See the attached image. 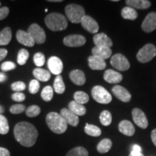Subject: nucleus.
Instances as JSON below:
<instances>
[{
	"mask_svg": "<svg viewBox=\"0 0 156 156\" xmlns=\"http://www.w3.org/2000/svg\"><path fill=\"white\" fill-rule=\"evenodd\" d=\"M15 140L24 147H30L36 144L38 133L36 128L30 123L20 122L14 128Z\"/></svg>",
	"mask_w": 156,
	"mask_h": 156,
	"instance_id": "1",
	"label": "nucleus"
},
{
	"mask_svg": "<svg viewBox=\"0 0 156 156\" xmlns=\"http://www.w3.org/2000/svg\"><path fill=\"white\" fill-rule=\"evenodd\" d=\"M46 123L48 128L54 133L60 134H63L67 129V123L61 116L56 112L48 113L46 118Z\"/></svg>",
	"mask_w": 156,
	"mask_h": 156,
	"instance_id": "2",
	"label": "nucleus"
},
{
	"mask_svg": "<svg viewBox=\"0 0 156 156\" xmlns=\"http://www.w3.org/2000/svg\"><path fill=\"white\" fill-rule=\"evenodd\" d=\"M45 24L52 31H61L67 28V20L60 13H51L45 18Z\"/></svg>",
	"mask_w": 156,
	"mask_h": 156,
	"instance_id": "3",
	"label": "nucleus"
},
{
	"mask_svg": "<svg viewBox=\"0 0 156 156\" xmlns=\"http://www.w3.org/2000/svg\"><path fill=\"white\" fill-rule=\"evenodd\" d=\"M65 13L69 20L73 23H81L85 15V11L82 6L76 4H70L65 7Z\"/></svg>",
	"mask_w": 156,
	"mask_h": 156,
	"instance_id": "4",
	"label": "nucleus"
},
{
	"mask_svg": "<svg viewBox=\"0 0 156 156\" xmlns=\"http://www.w3.org/2000/svg\"><path fill=\"white\" fill-rule=\"evenodd\" d=\"M91 94L93 99L99 103L108 104L112 101V95L101 85H96L93 87L91 90Z\"/></svg>",
	"mask_w": 156,
	"mask_h": 156,
	"instance_id": "5",
	"label": "nucleus"
},
{
	"mask_svg": "<svg viewBox=\"0 0 156 156\" xmlns=\"http://www.w3.org/2000/svg\"><path fill=\"white\" fill-rule=\"evenodd\" d=\"M156 56V47L153 44H147L138 51L136 58L141 63H147Z\"/></svg>",
	"mask_w": 156,
	"mask_h": 156,
	"instance_id": "6",
	"label": "nucleus"
},
{
	"mask_svg": "<svg viewBox=\"0 0 156 156\" xmlns=\"http://www.w3.org/2000/svg\"><path fill=\"white\" fill-rule=\"evenodd\" d=\"M29 34L34 39L35 44H42L46 41V34L41 27L36 23L30 25L28 28Z\"/></svg>",
	"mask_w": 156,
	"mask_h": 156,
	"instance_id": "7",
	"label": "nucleus"
},
{
	"mask_svg": "<svg viewBox=\"0 0 156 156\" xmlns=\"http://www.w3.org/2000/svg\"><path fill=\"white\" fill-rule=\"evenodd\" d=\"M110 63L112 67L119 71H126L130 68V64L128 59L122 54H116L112 56Z\"/></svg>",
	"mask_w": 156,
	"mask_h": 156,
	"instance_id": "8",
	"label": "nucleus"
},
{
	"mask_svg": "<svg viewBox=\"0 0 156 156\" xmlns=\"http://www.w3.org/2000/svg\"><path fill=\"white\" fill-rule=\"evenodd\" d=\"M63 43L69 47H80L86 43V39L81 35H69L64 38Z\"/></svg>",
	"mask_w": 156,
	"mask_h": 156,
	"instance_id": "9",
	"label": "nucleus"
},
{
	"mask_svg": "<svg viewBox=\"0 0 156 156\" xmlns=\"http://www.w3.org/2000/svg\"><path fill=\"white\" fill-rule=\"evenodd\" d=\"M132 117L134 123L139 127L146 129L148 126V121L146 115L141 109L135 108L132 110Z\"/></svg>",
	"mask_w": 156,
	"mask_h": 156,
	"instance_id": "10",
	"label": "nucleus"
},
{
	"mask_svg": "<svg viewBox=\"0 0 156 156\" xmlns=\"http://www.w3.org/2000/svg\"><path fill=\"white\" fill-rule=\"evenodd\" d=\"M81 25L85 30L91 34H96L99 30V25L93 17L85 15L81 20Z\"/></svg>",
	"mask_w": 156,
	"mask_h": 156,
	"instance_id": "11",
	"label": "nucleus"
},
{
	"mask_svg": "<svg viewBox=\"0 0 156 156\" xmlns=\"http://www.w3.org/2000/svg\"><path fill=\"white\" fill-rule=\"evenodd\" d=\"M142 30L146 33L153 32L156 29V12L149 13L142 23Z\"/></svg>",
	"mask_w": 156,
	"mask_h": 156,
	"instance_id": "12",
	"label": "nucleus"
},
{
	"mask_svg": "<svg viewBox=\"0 0 156 156\" xmlns=\"http://www.w3.org/2000/svg\"><path fill=\"white\" fill-rule=\"evenodd\" d=\"M48 67L52 74L60 75L63 70V63L57 56H51L48 60Z\"/></svg>",
	"mask_w": 156,
	"mask_h": 156,
	"instance_id": "13",
	"label": "nucleus"
},
{
	"mask_svg": "<svg viewBox=\"0 0 156 156\" xmlns=\"http://www.w3.org/2000/svg\"><path fill=\"white\" fill-rule=\"evenodd\" d=\"M93 42L95 46H98V47L111 48L113 46L112 39L104 33L95 34L93 36Z\"/></svg>",
	"mask_w": 156,
	"mask_h": 156,
	"instance_id": "14",
	"label": "nucleus"
},
{
	"mask_svg": "<svg viewBox=\"0 0 156 156\" xmlns=\"http://www.w3.org/2000/svg\"><path fill=\"white\" fill-rule=\"evenodd\" d=\"M112 92L119 100L122 101L123 102H129L132 98V95L129 92L125 87L121 86V85H115L112 88Z\"/></svg>",
	"mask_w": 156,
	"mask_h": 156,
	"instance_id": "15",
	"label": "nucleus"
},
{
	"mask_svg": "<svg viewBox=\"0 0 156 156\" xmlns=\"http://www.w3.org/2000/svg\"><path fill=\"white\" fill-rule=\"evenodd\" d=\"M60 114L66 121L67 124H69L73 126H77L79 124V117L74 114L73 112H71L69 108H62Z\"/></svg>",
	"mask_w": 156,
	"mask_h": 156,
	"instance_id": "16",
	"label": "nucleus"
},
{
	"mask_svg": "<svg viewBox=\"0 0 156 156\" xmlns=\"http://www.w3.org/2000/svg\"><path fill=\"white\" fill-rule=\"evenodd\" d=\"M16 38L20 44L24 45L28 47H33L35 45V42L28 32L19 30L16 34Z\"/></svg>",
	"mask_w": 156,
	"mask_h": 156,
	"instance_id": "17",
	"label": "nucleus"
},
{
	"mask_svg": "<svg viewBox=\"0 0 156 156\" xmlns=\"http://www.w3.org/2000/svg\"><path fill=\"white\" fill-rule=\"evenodd\" d=\"M88 65L93 70H103L106 67L105 60L95 55L88 57Z\"/></svg>",
	"mask_w": 156,
	"mask_h": 156,
	"instance_id": "18",
	"label": "nucleus"
},
{
	"mask_svg": "<svg viewBox=\"0 0 156 156\" xmlns=\"http://www.w3.org/2000/svg\"><path fill=\"white\" fill-rule=\"evenodd\" d=\"M103 78L107 83L112 84L119 83L122 80L123 76L122 74L114 71L113 69H107L103 75Z\"/></svg>",
	"mask_w": 156,
	"mask_h": 156,
	"instance_id": "19",
	"label": "nucleus"
},
{
	"mask_svg": "<svg viewBox=\"0 0 156 156\" xmlns=\"http://www.w3.org/2000/svg\"><path fill=\"white\" fill-rule=\"evenodd\" d=\"M119 130L126 136H133L135 133V128L132 122L128 120H123L119 124Z\"/></svg>",
	"mask_w": 156,
	"mask_h": 156,
	"instance_id": "20",
	"label": "nucleus"
},
{
	"mask_svg": "<svg viewBox=\"0 0 156 156\" xmlns=\"http://www.w3.org/2000/svg\"><path fill=\"white\" fill-rule=\"evenodd\" d=\"M69 78L77 85H83L86 82L85 74L82 70L75 69L69 73Z\"/></svg>",
	"mask_w": 156,
	"mask_h": 156,
	"instance_id": "21",
	"label": "nucleus"
},
{
	"mask_svg": "<svg viewBox=\"0 0 156 156\" xmlns=\"http://www.w3.org/2000/svg\"><path fill=\"white\" fill-rule=\"evenodd\" d=\"M126 4L128 7L140 9H148L151 6V2L147 0H126Z\"/></svg>",
	"mask_w": 156,
	"mask_h": 156,
	"instance_id": "22",
	"label": "nucleus"
},
{
	"mask_svg": "<svg viewBox=\"0 0 156 156\" xmlns=\"http://www.w3.org/2000/svg\"><path fill=\"white\" fill-rule=\"evenodd\" d=\"M92 54L93 55L97 56L105 60L110 58V56L112 54V51L111 49V48L95 46L92 49Z\"/></svg>",
	"mask_w": 156,
	"mask_h": 156,
	"instance_id": "23",
	"label": "nucleus"
},
{
	"mask_svg": "<svg viewBox=\"0 0 156 156\" xmlns=\"http://www.w3.org/2000/svg\"><path fill=\"white\" fill-rule=\"evenodd\" d=\"M33 74H34V77L36 78L37 80H40L41 82H46L51 78V73L49 72L40 67L34 69Z\"/></svg>",
	"mask_w": 156,
	"mask_h": 156,
	"instance_id": "24",
	"label": "nucleus"
},
{
	"mask_svg": "<svg viewBox=\"0 0 156 156\" xmlns=\"http://www.w3.org/2000/svg\"><path fill=\"white\" fill-rule=\"evenodd\" d=\"M69 109L77 116H83L86 113V108L83 105L80 104L75 101L69 103Z\"/></svg>",
	"mask_w": 156,
	"mask_h": 156,
	"instance_id": "25",
	"label": "nucleus"
},
{
	"mask_svg": "<svg viewBox=\"0 0 156 156\" xmlns=\"http://www.w3.org/2000/svg\"><path fill=\"white\" fill-rule=\"evenodd\" d=\"M12 39V30L7 27L0 31V46H5L9 44Z\"/></svg>",
	"mask_w": 156,
	"mask_h": 156,
	"instance_id": "26",
	"label": "nucleus"
},
{
	"mask_svg": "<svg viewBox=\"0 0 156 156\" xmlns=\"http://www.w3.org/2000/svg\"><path fill=\"white\" fill-rule=\"evenodd\" d=\"M112 147V142L109 139H103L97 145V151L98 153L101 154L106 153L110 151Z\"/></svg>",
	"mask_w": 156,
	"mask_h": 156,
	"instance_id": "27",
	"label": "nucleus"
},
{
	"mask_svg": "<svg viewBox=\"0 0 156 156\" xmlns=\"http://www.w3.org/2000/svg\"><path fill=\"white\" fill-rule=\"evenodd\" d=\"M122 17L124 19L130 20H134L137 18V12L135 9L132 8L130 7H125L122 9Z\"/></svg>",
	"mask_w": 156,
	"mask_h": 156,
	"instance_id": "28",
	"label": "nucleus"
},
{
	"mask_svg": "<svg viewBox=\"0 0 156 156\" xmlns=\"http://www.w3.org/2000/svg\"><path fill=\"white\" fill-rule=\"evenodd\" d=\"M54 91L58 94H62L65 91V85L61 75H57L54 83Z\"/></svg>",
	"mask_w": 156,
	"mask_h": 156,
	"instance_id": "29",
	"label": "nucleus"
},
{
	"mask_svg": "<svg viewBox=\"0 0 156 156\" xmlns=\"http://www.w3.org/2000/svg\"><path fill=\"white\" fill-rule=\"evenodd\" d=\"M85 132L88 135L92 136H98L101 134V130L100 128L89 124H86V125H85Z\"/></svg>",
	"mask_w": 156,
	"mask_h": 156,
	"instance_id": "30",
	"label": "nucleus"
},
{
	"mask_svg": "<svg viewBox=\"0 0 156 156\" xmlns=\"http://www.w3.org/2000/svg\"><path fill=\"white\" fill-rule=\"evenodd\" d=\"M74 99H75V102L83 105L88 102L89 96L87 93L83 92V91H77L74 94Z\"/></svg>",
	"mask_w": 156,
	"mask_h": 156,
	"instance_id": "31",
	"label": "nucleus"
},
{
	"mask_svg": "<svg viewBox=\"0 0 156 156\" xmlns=\"http://www.w3.org/2000/svg\"><path fill=\"white\" fill-rule=\"evenodd\" d=\"M66 156H88V152L83 147H76L70 150Z\"/></svg>",
	"mask_w": 156,
	"mask_h": 156,
	"instance_id": "32",
	"label": "nucleus"
},
{
	"mask_svg": "<svg viewBox=\"0 0 156 156\" xmlns=\"http://www.w3.org/2000/svg\"><path fill=\"white\" fill-rule=\"evenodd\" d=\"M54 95V90L51 87L48 85L46 86L43 89L41 93V96L42 99L44 101L48 102V101H51L53 98Z\"/></svg>",
	"mask_w": 156,
	"mask_h": 156,
	"instance_id": "33",
	"label": "nucleus"
},
{
	"mask_svg": "<svg viewBox=\"0 0 156 156\" xmlns=\"http://www.w3.org/2000/svg\"><path fill=\"white\" fill-rule=\"evenodd\" d=\"M29 58V52L25 48H22L19 51L17 54V62L19 65H24Z\"/></svg>",
	"mask_w": 156,
	"mask_h": 156,
	"instance_id": "34",
	"label": "nucleus"
},
{
	"mask_svg": "<svg viewBox=\"0 0 156 156\" xmlns=\"http://www.w3.org/2000/svg\"><path fill=\"white\" fill-rule=\"evenodd\" d=\"M100 122L103 126H108L112 124V116L108 111H103L100 115Z\"/></svg>",
	"mask_w": 156,
	"mask_h": 156,
	"instance_id": "35",
	"label": "nucleus"
},
{
	"mask_svg": "<svg viewBox=\"0 0 156 156\" xmlns=\"http://www.w3.org/2000/svg\"><path fill=\"white\" fill-rule=\"evenodd\" d=\"M9 126L7 118L0 114V134H6L9 132Z\"/></svg>",
	"mask_w": 156,
	"mask_h": 156,
	"instance_id": "36",
	"label": "nucleus"
},
{
	"mask_svg": "<svg viewBox=\"0 0 156 156\" xmlns=\"http://www.w3.org/2000/svg\"><path fill=\"white\" fill-rule=\"evenodd\" d=\"M40 107L36 106V105H33V106H29L26 110V115L28 117H36L40 114Z\"/></svg>",
	"mask_w": 156,
	"mask_h": 156,
	"instance_id": "37",
	"label": "nucleus"
},
{
	"mask_svg": "<svg viewBox=\"0 0 156 156\" xmlns=\"http://www.w3.org/2000/svg\"><path fill=\"white\" fill-rule=\"evenodd\" d=\"M34 62L37 67H42L45 64V56L44 54L38 52L34 54Z\"/></svg>",
	"mask_w": 156,
	"mask_h": 156,
	"instance_id": "38",
	"label": "nucleus"
},
{
	"mask_svg": "<svg viewBox=\"0 0 156 156\" xmlns=\"http://www.w3.org/2000/svg\"><path fill=\"white\" fill-rule=\"evenodd\" d=\"M40 89V83L37 80H32L29 84V92L31 94H36Z\"/></svg>",
	"mask_w": 156,
	"mask_h": 156,
	"instance_id": "39",
	"label": "nucleus"
},
{
	"mask_svg": "<svg viewBox=\"0 0 156 156\" xmlns=\"http://www.w3.org/2000/svg\"><path fill=\"white\" fill-rule=\"evenodd\" d=\"M25 110V106L23 104H15L13 105L9 108V112L13 114H20Z\"/></svg>",
	"mask_w": 156,
	"mask_h": 156,
	"instance_id": "40",
	"label": "nucleus"
},
{
	"mask_svg": "<svg viewBox=\"0 0 156 156\" xmlns=\"http://www.w3.org/2000/svg\"><path fill=\"white\" fill-rule=\"evenodd\" d=\"M11 88L15 92H21L26 88V85L23 82L18 81L12 83L11 85Z\"/></svg>",
	"mask_w": 156,
	"mask_h": 156,
	"instance_id": "41",
	"label": "nucleus"
},
{
	"mask_svg": "<svg viewBox=\"0 0 156 156\" xmlns=\"http://www.w3.org/2000/svg\"><path fill=\"white\" fill-rule=\"evenodd\" d=\"M16 68V64L14 62L8 61V62H5L2 64L1 65V69L3 72H8L10 70H12Z\"/></svg>",
	"mask_w": 156,
	"mask_h": 156,
	"instance_id": "42",
	"label": "nucleus"
},
{
	"mask_svg": "<svg viewBox=\"0 0 156 156\" xmlns=\"http://www.w3.org/2000/svg\"><path fill=\"white\" fill-rule=\"evenodd\" d=\"M12 99L17 102H21L25 99V95L21 92H16L12 95Z\"/></svg>",
	"mask_w": 156,
	"mask_h": 156,
	"instance_id": "43",
	"label": "nucleus"
},
{
	"mask_svg": "<svg viewBox=\"0 0 156 156\" xmlns=\"http://www.w3.org/2000/svg\"><path fill=\"white\" fill-rule=\"evenodd\" d=\"M9 12V9L8 7H0V20H2L5 19L6 17L8 16Z\"/></svg>",
	"mask_w": 156,
	"mask_h": 156,
	"instance_id": "44",
	"label": "nucleus"
},
{
	"mask_svg": "<svg viewBox=\"0 0 156 156\" xmlns=\"http://www.w3.org/2000/svg\"><path fill=\"white\" fill-rule=\"evenodd\" d=\"M0 156H10V153L6 148L0 147Z\"/></svg>",
	"mask_w": 156,
	"mask_h": 156,
	"instance_id": "45",
	"label": "nucleus"
},
{
	"mask_svg": "<svg viewBox=\"0 0 156 156\" xmlns=\"http://www.w3.org/2000/svg\"><path fill=\"white\" fill-rule=\"evenodd\" d=\"M7 55V51L5 48H0V62L3 60Z\"/></svg>",
	"mask_w": 156,
	"mask_h": 156,
	"instance_id": "46",
	"label": "nucleus"
},
{
	"mask_svg": "<svg viewBox=\"0 0 156 156\" xmlns=\"http://www.w3.org/2000/svg\"><path fill=\"white\" fill-rule=\"evenodd\" d=\"M151 140L153 142L154 145H155L156 147V129H154L153 131H152Z\"/></svg>",
	"mask_w": 156,
	"mask_h": 156,
	"instance_id": "47",
	"label": "nucleus"
},
{
	"mask_svg": "<svg viewBox=\"0 0 156 156\" xmlns=\"http://www.w3.org/2000/svg\"><path fill=\"white\" fill-rule=\"evenodd\" d=\"M132 151H135V152H140L142 153V148L140 145H134L133 147H132Z\"/></svg>",
	"mask_w": 156,
	"mask_h": 156,
	"instance_id": "48",
	"label": "nucleus"
},
{
	"mask_svg": "<svg viewBox=\"0 0 156 156\" xmlns=\"http://www.w3.org/2000/svg\"><path fill=\"white\" fill-rule=\"evenodd\" d=\"M7 80V75L4 73H0V83L5 82Z\"/></svg>",
	"mask_w": 156,
	"mask_h": 156,
	"instance_id": "49",
	"label": "nucleus"
},
{
	"mask_svg": "<svg viewBox=\"0 0 156 156\" xmlns=\"http://www.w3.org/2000/svg\"><path fill=\"white\" fill-rule=\"evenodd\" d=\"M129 156H145L140 152H135V151H132L131 153L129 154Z\"/></svg>",
	"mask_w": 156,
	"mask_h": 156,
	"instance_id": "50",
	"label": "nucleus"
},
{
	"mask_svg": "<svg viewBox=\"0 0 156 156\" xmlns=\"http://www.w3.org/2000/svg\"><path fill=\"white\" fill-rule=\"evenodd\" d=\"M50 2H62V0H48Z\"/></svg>",
	"mask_w": 156,
	"mask_h": 156,
	"instance_id": "51",
	"label": "nucleus"
},
{
	"mask_svg": "<svg viewBox=\"0 0 156 156\" xmlns=\"http://www.w3.org/2000/svg\"><path fill=\"white\" fill-rule=\"evenodd\" d=\"M4 112H5V109H4L2 106H0V114H2V113H4Z\"/></svg>",
	"mask_w": 156,
	"mask_h": 156,
	"instance_id": "52",
	"label": "nucleus"
},
{
	"mask_svg": "<svg viewBox=\"0 0 156 156\" xmlns=\"http://www.w3.org/2000/svg\"><path fill=\"white\" fill-rule=\"evenodd\" d=\"M0 5H1V3H0Z\"/></svg>",
	"mask_w": 156,
	"mask_h": 156,
	"instance_id": "53",
	"label": "nucleus"
}]
</instances>
